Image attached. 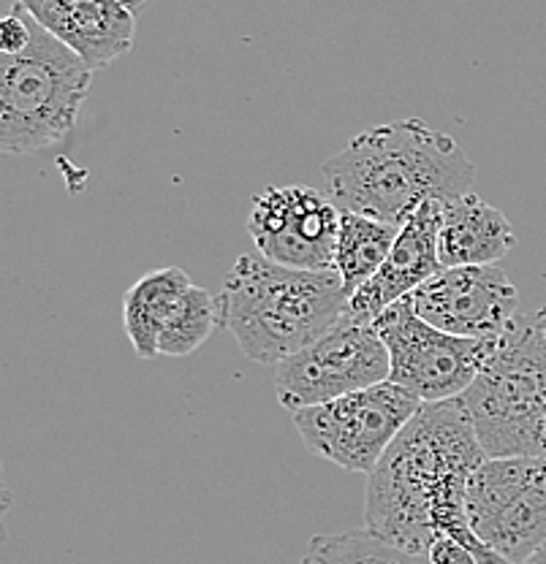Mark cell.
I'll return each mask as SVG.
<instances>
[{"instance_id":"cell-13","label":"cell","mask_w":546,"mask_h":564,"mask_svg":"<svg viewBox=\"0 0 546 564\" xmlns=\"http://www.w3.org/2000/svg\"><path fill=\"white\" fill-rule=\"evenodd\" d=\"M46 33L76 52L90 70L133 50L137 11L126 0H17Z\"/></svg>"},{"instance_id":"cell-18","label":"cell","mask_w":546,"mask_h":564,"mask_svg":"<svg viewBox=\"0 0 546 564\" xmlns=\"http://www.w3.org/2000/svg\"><path fill=\"white\" fill-rule=\"evenodd\" d=\"M299 564H430L364 532L315 534Z\"/></svg>"},{"instance_id":"cell-16","label":"cell","mask_w":546,"mask_h":564,"mask_svg":"<svg viewBox=\"0 0 546 564\" xmlns=\"http://www.w3.org/2000/svg\"><path fill=\"white\" fill-rule=\"evenodd\" d=\"M400 228L403 226H392V223L375 220L360 212H340L334 272L343 280L349 296H356L378 274L400 237Z\"/></svg>"},{"instance_id":"cell-2","label":"cell","mask_w":546,"mask_h":564,"mask_svg":"<svg viewBox=\"0 0 546 564\" xmlns=\"http://www.w3.org/2000/svg\"><path fill=\"white\" fill-rule=\"evenodd\" d=\"M321 172L340 212H360L392 226H405L421 204L465 196L475 176L462 147L416 117L367 128Z\"/></svg>"},{"instance_id":"cell-22","label":"cell","mask_w":546,"mask_h":564,"mask_svg":"<svg viewBox=\"0 0 546 564\" xmlns=\"http://www.w3.org/2000/svg\"><path fill=\"white\" fill-rule=\"evenodd\" d=\"M126 3H128V6H131V9H133V11H139V9H142V6L147 3V0H126Z\"/></svg>"},{"instance_id":"cell-7","label":"cell","mask_w":546,"mask_h":564,"mask_svg":"<svg viewBox=\"0 0 546 564\" xmlns=\"http://www.w3.org/2000/svg\"><path fill=\"white\" fill-rule=\"evenodd\" d=\"M475 538L506 564H525L546 543V458H486L468 484Z\"/></svg>"},{"instance_id":"cell-14","label":"cell","mask_w":546,"mask_h":564,"mask_svg":"<svg viewBox=\"0 0 546 564\" xmlns=\"http://www.w3.org/2000/svg\"><path fill=\"white\" fill-rule=\"evenodd\" d=\"M516 245L508 217L475 193L443 204L440 267H495Z\"/></svg>"},{"instance_id":"cell-8","label":"cell","mask_w":546,"mask_h":564,"mask_svg":"<svg viewBox=\"0 0 546 564\" xmlns=\"http://www.w3.org/2000/svg\"><path fill=\"white\" fill-rule=\"evenodd\" d=\"M373 326L389 350V380L408 388L421 402L460 399L475 383L497 345V337L468 339L440 332L416 315L408 299L392 304Z\"/></svg>"},{"instance_id":"cell-19","label":"cell","mask_w":546,"mask_h":564,"mask_svg":"<svg viewBox=\"0 0 546 564\" xmlns=\"http://www.w3.org/2000/svg\"><path fill=\"white\" fill-rule=\"evenodd\" d=\"M33 39V17L14 0L9 17L0 22V52L3 55H20Z\"/></svg>"},{"instance_id":"cell-20","label":"cell","mask_w":546,"mask_h":564,"mask_svg":"<svg viewBox=\"0 0 546 564\" xmlns=\"http://www.w3.org/2000/svg\"><path fill=\"white\" fill-rule=\"evenodd\" d=\"M427 562L430 564H484L479 560L473 549L457 543L451 538H436V543L427 551Z\"/></svg>"},{"instance_id":"cell-1","label":"cell","mask_w":546,"mask_h":564,"mask_svg":"<svg viewBox=\"0 0 546 564\" xmlns=\"http://www.w3.org/2000/svg\"><path fill=\"white\" fill-rule=\"evenodd\" d=\"M484 462L465 402H425L367 475L364 529L421 560L436 538H451L484 564H506L468 521V484Z\"/></svg>"},{"instance_id":"cell-12","label":"cell","mask_w":546,"mask_h":564,"mask_svg":"<svg viewBox=\"0 0 546 564\" xmlns=\"http://www.w3.org/2000/svg\"><path fill=\"white\" fill-rule=\"evenodd\" d=\"M440 223H443V204H421L400 228V237L378 274L356 296H351L345 317L375 323L392 304L403 302L416 288L436 278L443 269L440 267Z\"/></svg>"},{"instance_id":"cell-5","label":"cell","mask_w":546,"mask_h":564,"mask_svg":"<svg viewBox=\"0 0 546 564\" xmlns=\"http://www.w3.org/2000/svg\"><path fill=\"white\" fill-rule=\"evenodd\" d=\"M93 70L76 52L33 20L20 55L0 57V147L33 155L72 137Z\"/></svg>"},{"instance_id":"cell-9","label":"cell","mask_w":546,"mask_h":564,"mask_svg":"<svg viewBox=\"0 0 546 564\" xmlns=\"http://www.w3.org/2000/svg\"><path fill=\"white\" fill-rule=\"evenodd\" d=\"M389 350L373 323L343 315L324 337L275 367V393L289 413L319 408L389 380Z\"/></svg>"},{"instance_id":"cell-6","label":"cell","mask_w":546,"mask_h":564,"mask_svg":"<svg viewBox=\"0 0 546 564\" xmlns=\"http://www.w3.org/2000/svg\"><path fill=\"white\" fill-rule=\"evenodd\" d=\"M421 404L408 388L386 380L319 408L299 410L293 426L315 456L349 473L370 475Z\"/></svg>"},{"instance_id":"cell-17","label":"cell","mask_w":546,"mask_h":564,"mask_svg":"<svg viewBox=\"0 0 546 564\" xmlns=\"http://www.w3.org/2000/svg\"><path fill=\"white\" fill-rule=\"evenodd\" d=\"M215 328H221L218 296H213V293L193 282L185 296L180 299L174 315L169 317L167 328L161 332L158 356H191L193 350L207 343Z\"/></svg>"},{"instance_id":"cell-11","label":"cell","mask_w":546,"mask_h":564,"mask_svg":"<svg viewBox=\"0 0 546 564\" xmlns=\"http://www.w3.org/2000/svg\"><path fill=\"white\" fill-rule=\"evenodd\" d=\"M408 302L430 326L468 339L501 337L520 315V293L497 263L440 269Z\"/></svg>"},{"instance_id":"cell-21","label":"cell","mask_w":546,"mask_h":564,"mask_svg":"<svg viewBox=\"0 0 546 564\" xmlns=\"http://www.w3.org/2000/svg\"><path fill=\"white\" fill-rule=\"evenodd\" d=\"M525 564H546V543L542 545V549H538L536 551V554H533L531 556V560H527Z\"/></svg>"},{"instance_id":"cell-15","label":"cell","mask_w":546,"mask_h":564,"mask_svg":"<svg viewBox=\"0 0 546 564\" xmlns=\"http://www.w3.org/2000/svg\"><path fill=\"white\" fill-rule=\"evenodd\" d=\"M193 280L178 267H161L147 272L126 291L122 299V328L139 358L158 356V339L169 317L178 310Z\"/></svg>"},{"instance_id":"cell-4","label":"cell","mask_w":546,"mask_h":564,"mask_svg":"<svg viewBox=\"0 0 546 564\" xmlns=\"http://www.w3.org/2000/svg\"><path fill=\"white\" fill-rule=\"evenodd\" d=\"M460 399L486 458H546V307L520 310Z\"/></svg>"},{"instance_id":"cell-3","label":"cell","mask_w":546,"mask_h":564,"mask_svg":"<svg viewBox=\"0 0 546 564\" xmlns=\"http://www.w3.org/2000/svg\"><path fill=\"white\" fill-rule=\"evenodd\" d=\"M349 302L338 272L280 267L245 252L223 282L218 315L245 356L278 367L338 326Z\"/></svg>"},{"instance_id":"cell-10","label":"cell","mask_w":546,"mask_h":564,"mask_svg":"<svg viewBox=\"0 0 546 564\" xmlns=\"http://www.w3.org/2000/svg\"><path fill=\"white\" fill-rule=\"evenodd\" d=\"M248 231L258 256L308 272H334L340 209L329 193L289 185L256 193Z\"/></svg>"}]
</instances>
